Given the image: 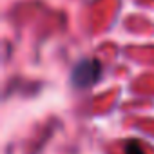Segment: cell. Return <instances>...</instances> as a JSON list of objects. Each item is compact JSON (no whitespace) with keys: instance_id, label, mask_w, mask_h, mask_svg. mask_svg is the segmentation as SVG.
I'll use <instances>...</instances> for the list:
<instances>
[{"instance_id":"cell-1","label":"cell","mask_w":154,"mask_h":154,"mask_svg":"<svg viewBox=\"0 0 154 154\" xmlns=\"http://www.w3.org/2000/svg\"><path fill=\"white\" fill-rule=\"evenodd\" d=\"M102 76V65L98 60H82L74 65L71 72V84L76 89L94 85Z\"/></svg>"},{"instance_id":"cell-2","label":"cell","mask_w":154,"mask_h":154,"mask_svg":"<svg viewBox=\"0 0 154 154\" xmlns=\"http://www.w3.org/2000/svg\"><path fill=\"white\" fill-rule=\"evenodd\" d=\"M125 154H145V150H143V147H141L140 141L131 140V141H127V145H125Z\"/></svg>"}]
</instances>
